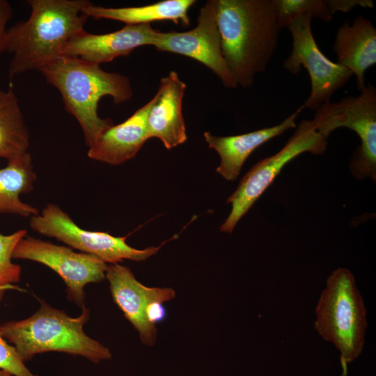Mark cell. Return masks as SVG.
I'll return each mask as SVG.
<instances>
[{"mask_svg": "<svg viewBox=\"0 0 376 376\" xmlns=\"http://www.w3.org/2000/svg\"><path fill=\"white\" fill-rule=\"evenodd\" d=\"M39 301L40 308L30 317L0 324L1 336L15 347L24 362L48 352L81 356L95 363L111 358L108 347L84 332L83 327L90 317L85 305L78 317H70L42 299Z\"/></svg>", "mask_w": 376, "mask_h": 376, "instance_id": "cell-4", "label": "cell"}, {"mask_svg": "<svg viewBox=\"0 0 376 376\" xmlns=\"http://www.w3.org/2000/svg\"><path fill=\"white\" fill-rule=\"evenodd\" d=\"M153 46L194 59L212 71L226 88L237 87L222 55L217 0H209L201 8L195 28L184 32L159 31Z\"/></svg>", "mask_w": 376, "mask_h": 376, "instance_id": "cell-11", "label": "cell"}, {"mask_svg": "<svg viewBox=\"0 0 376 376\" xmlns=\"http://www.w3.org/2000/svg\"><path fill=\"white\" fill-rule=\"evenodd\" d=\"M327 139L316 130L312 120L303 119L279 152L258 162L242 177L236 190L227 199L232 208L220 230L231 233L286 164L304 152L324 154Z\"/></svg>", "mask_w": 376, "mask_h": 376, "instance_id": "cell-7", "label": "cell"}, {"mask_svg": "<svg viewBox=\"0 0 376 376\" xmlns=\"http://www.w3.org/2000/svg\"><path fill=\"white\" fill-rule=\"evenodd\" d=\"M303 109L302 107L298 108L278 125L242 134L219 136L209 132H204V138L209 147L220 157L221 162L217 172L228 181L235 180L244 163L256 149L289 129L296 127L297 119Z\"/></svg>", "mask_w": 376, "mask_h": 376, "instance_id": "cell-15", "label": "cell"}, {"mask_svg": "<svg viewBox=\"0 0 376 376\" xmlns=\"http://www.w3.org/2000/svg\"><path fill=\"white\" fill-rule=\"evenodd\" d=\"M27 235V230H19L10 235L0 233V302L8 290L17 288L22 269L12 262L13 251L18 242Z\"/></svg>", "mask_w": 376, "mask_h": 376, "instance_id": "cell-22", "label": "cell"}, {"mask_svg": "<svg viewBox=\"0 0 376 376\" xmlns=\"http://www.w3.org/2000/svg\"><path fill=\"white\" fill-rule=\"evenodd\" d=\"M367 326L366 308L354 275L347 268H337L318 299L314 327L340 352L343 376L363 351Z\"/></svg>", "mask_w": 376, "mask_h": 376, "instance_id": "cell-5", "label": "cell"}, {"mask_svg": "<svg viewBox=\"0 0 376 376\" xmlns=\"http://www.w3.org/2000/svg\"><path fill=\"white\" fill-rule=\"evenodd\" d=\"M279 22L283 29L294 18L309 15L329 22L334 15L329 0H274Z\"/></svg>", "mask_w": 376, "mask_h": 376, "instance_id": "cell-21", "label": "cell"}, {"mask_svg": "<svg viewBox=\"0 0 376 376\" xmlns=\"http://www.w3.org/2000/svg\"><path fill=\"white\" fill-rule=\"evenodd\" d=\"M186 86L175 71H170L161 79L152 98L147 118L148 137L159 139L167 149L184 143L187 138L182 111Z\"/></svg>", "mask_w": 376, "mask_h": 376, "instance_id": "cell-14", "label": "cell"}, {"mask_svg": "<svg viewBox=\"0 0 376 376\" xmlns=\"http://www.w3.org/2000/svg\"><path fill=\"white\" fill-rule=\"evenodd\" d=\"M13 15L10 3L6 0H0V54L6 51V26Z\"/></svg>", "mask_w": 376, "mask_h": 376, "instance_id": "cell-24", "label": "cell"}, {"mask_svg": "<svg viewBox=\"0 0 376 376\" xmlns=\"http://www.w3.org/2000/svg\"><path fill=\"white\" fill-rule=\"evenodd\" d=\"M195 2V0H164L143 6L123 8H104L91 3L83 9V13L95 19L117 20L126 25L169 20L176 24L180 22L187 27L190 24L188 12Z\"/></svg>", "mask_w": 376, "mask_h": 376, "instance_id": "cell-18", "label": "cell"}, {"mask_svg": "<svg viewBox=\"0 0 376 376\" xmlns=\"http://www.w3.org/2000/svg\"><path fill=\"white\" fill-rule=\"evenodd\" d=\"M12 257L52 269L65 283L68 299L79 307L85 305V285L104 280L108 267L107 263L93 255L77 253L70 247L27 235L18 242Z\"/></svg>", "mask_w": 376, "mask_h": 376, "instance_id": "cell-10", "label": "cell"}, {"mask_svg": "<svg viewBox=\"0 0 376 376\" xmlns=\"http://www.w3.org/2000/svg\"><path fill=\"white\" fill-rule=\"evenodd\" d=\"M40 72L60 92L65 109L79 123L88 148L113 125L111 119L99 116L100 99L109 95L115 104H122L133 95L127 77L104 71L99 64L77 56H61Z\"/></svg>", "mask_w": 376, "mask_h": 376, "instance_id": "cell-3", "label": "cell"}, {"mask_svg": "<svg viewBox=\"0 0 376 376\" xmlns=\"http://www.w3.org/2000/svg\"><path fill=\"white\" fill-rule=\"evenodd\" d=\"M152 104V99L122 123L106 130L88 148V157L111 165L133 158L149 139L147 118Z\"/></svg>", "mask_w": 376, "mask_h": 376, "instance_id": "cell-16", "label": "cell"}, {"mask_svg": "<svg viewBox=\"0 0 376 376\" xmlns=\"http://www.w3.org/2000/svg\"><path fill=\"white\" fill-rule=\"evenodd\" d=\"M223 57L237 86L251 87L265 72L279 44L281 27L274 0H217Z\"/></svg>", "mask_w": 376, "mask_h": 376, "instance_id": "cell-1", "label": "cell"}, {"mask_svg": "<svg viewBox=\"0 0 376 376\" xmlns=\"http://www.w3.org/2000/svg\"><path fill=\"white\" fill-rule=\"evenodd\" d=\"M26 21L7 29L6 51L13 54L8 76L40 71L61 56L65 45L84 29L89 18L83 9L88 0H29Z\"/></svg>", "mask_w": 376, "mask_h": 376, "instance_id": "cell-2", "label": "cell"}, {"mask_svg": "<svg viewBox=\"0 0 376 376\" xmlns=\"http://www.w3.org/2000/svg\"><path fill=\"white\" fill-rule=\"evenodd\" d=\"M106 278L113 301L138 331L141 342L148 346L155 345L157 328L148 320L147 308L152 302L164 303L174 299L175 291L168 288L147 287L128 267L119 263L108 265Z\"/></svg>", "mask_w": 376, "mask_h": 376, "instance_id": "cell-12", "label": "cell"}, {"mask_svg": "<svg viewBox=\"0 0 376 376\" xmlns=\"http://www.w3.org/2000/svg\"><path fill=\"white\" fill-rule=\"evenodd\" d=\"M312 120L322 135L339 127L357 133L361 143L350 159V169L356 178H369L376 181V88L368 84L357 96L350 95L339 101L327 102L315 111Z\"/></svg>", "mask_w": 376, "mask_h": 376, "instance_id": "cell-6", "label": "cell"}, {"mask_svg": "<svg viewBox=\"0 0 376 376\" xmlns=\"http://www.w3.org/2000/svg\"><path fill=\"white\" fill-rule=\"evenodd\" d=\"M339 64L356 78L359 91L366 86L365 72L376 64V29L360 15L352 23L345 21L338 29L332 46Z\"/></svg>", "mask_w": 376, "mask_h": 376, "instance_id": "cell-17", "label": "cell"}, {"mask_svg": "<svg viewBox=\"0 0 376 376\" xmlns=\"http://www.w3.org/2000/svg\"><path fill=\"white\" fill-rule=\"evenodd\" d=\"M311 21V16L300 15L287 24L292 39V48L283 62V67L295 75L303 68L306 69L311 81V93L301 107L315 111L322 104L329 102L332 95L345 86L353 75L322 52L314 38Z\"/></svg>", "mask_w": 376, "mask_h": 376, "instance_id": "cell-8", "label": "cell"}, {"mask_svg": "<svg viewBox=\"0 0 376 376\" xmlns=\"http://www.w3.org/2000/svg\"><path fill=\"white\" fill-rule=\"evenodd\" d=\"M30 227L40 235L54 237L82 253L93 255L106 263L116 264L127 259L143 261L155 254L162 246L136 249L126 242L127 237L107 232L85 230L57 205L47 204L41 214L33 216Z\"/></svg>", "mask_w": 376, "mask_h": 376, "instance_id": "cell-9", "label": "cell"}, {"mask_svg": "<svg viewBox=\"0 0 376 376\" xmlns=\"http://www.w3.org/2000/svg\"><path fill=\"white\" fill-rule=\"evenodd\" d=\"M29 145V129L14 91L0 90V157L8 161L27 152Z\"/></svg>", "mask_w": 376, "mask_h": 376, "instance_id": "cell-20", "label": "cell"}, {"mask_svg": "<svg viewBox=\"0 0 376 376\" xmlns=\"http://www.w3.org/2000/svg\"><path fill=\"white\" fill-rule=\"evenodd\" d=\"M31 154L27 152L8 161L0 169V214L10 213L22 217L39 214V210L20 199V195L33 191L36 181Z\"/></svg>", "mask_w": 376, "mask_h": 376, "instance_id": "cell-19", "label": "cell"}, {"mask_svg": "<svg viewBox=\"0 0 376 376\" xmlns=\"http://www.w3.org/2000/svg\"><path fill=\"white\" fill-rule=\"evenodd\" d=\"M159 30L150 24L126 25L114 32L95 34L84 29L65 45L61 56H72L97 64L129 55L136 48L152 45Z\"/></svg>", "mask_w": 376, "mask_h": 376, "instance_id": "cell-13", "label": "cell"}, {"mask_svg": "<svg viewBox=\"0 0 376 376\" xmlns=\"http://www.w3.org/2000/svg\"><path fill=\"white\" fill-rule=\"evenodd\" d=\"M163 303L159 301L152 302L147 308L146 315L148 321L152 324L162 322L166 317V309Z\"/></svg>", "mask_w": 376, "mask_h": 376, "instance_id": "cell-25", "label": "cell"}, {"mask_svg": "<svg viewBox=\"0 0 376 376\" xmlns=\"http://www.w3.org/2000/svg\"><path fill=\"white\" fill-rule=\"evenodd\" d=\"M0 369L12 376H36L25 366L16 349L0 333Z\"/></svg>", "mask_w": 376, "mask_h": 376, "instance_id": "cell-23", "label": "cell"}, {"mask_svg": "<svg viewBox=\"0 0 376 376\" xmlns=\"http://www.w3.org/2000/svg\"><path fill=\"white\" fill-rule=\"evenodd\" d=\"M0 376H12V375L4 370L0 369Z\"/></svg>", "mask_w": 376, "mask_h": 376, "instance_id": "cell-26", "label": "cell"}]
</instances>
